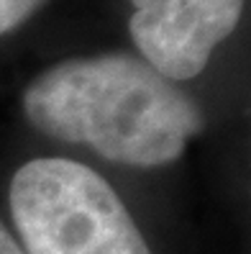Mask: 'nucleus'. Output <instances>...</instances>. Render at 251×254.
Masks as SVG:
<instances>
[{"label": "nucleus", "instance_id": "obj_1", "mask_svg": "<svg viewBox=\"0 0 251 254\" xmlns=\"http://www.w3.org/2000/svg\"><path fill=\"white\" fill-rule=\"evenodd\" d=\"M23 111L51 139L87 144L110 162L159 167L180 159L202 113L172 80L131 54L67 59L26 87Z\"/></svg>", "mask_w": 251, "mask_h": 254}, {"label": "nucleus", "instance_id": "obj_5", "mask_svg": "<svg viewBox=\"0 0 251 254\" xmlns=\"http://www.w3.org/2000/svg\"><path fill=\"white\" fill-rule=\"evenodd\" d=\"M0 254H26L18 244H16V239L10 236V231L0 223Z\"/></svg>", "mask_w": 251, "mask_h": 254}, {"label": "nucleus", "instance_id": "obj_4", "mask_svg": "<svg viewBox=\"0 0 251 254\" xmlns=\"http://www.w3.org/2000/svg\"><path fill=\"white\" fill-rule=\"evenodd\" d=\"M44 0H0V36L21 26Z\"/></svg>", "mask_w": 251, "mask_h": 254}, {"label": "nucleus", "instance_id": "obj_2", "mask_svg": "<svg viewBox=\"0 0 251 254\" xmlns=\"http://www.w3.org/2000/svg\"><path fill=\"white\" fill-rule=\"evenodd\" d=\"M10 213L26 254H151L115 190L72 159H31L13 175Z\"/></svg>", "mask_w": 251, "mask_h": 254}, {"label": "nucleus", "instance_id": "obj_3", "mask_svg": "<svg viewBox=\"0 0 251 254\" xmlns=\"http://www.w3.org/2000/svg\"><path fill=\"white\" fill-rule=\"evenodd\" d=\"M131 36L161 77L193 80L213 49L226 41L244 10V0H131Z\"/></svg>", "mask_w": 251, "mask_h": 254}]
</instances>
